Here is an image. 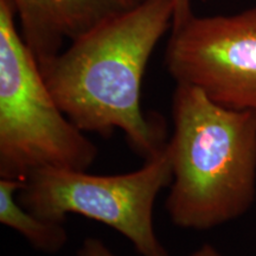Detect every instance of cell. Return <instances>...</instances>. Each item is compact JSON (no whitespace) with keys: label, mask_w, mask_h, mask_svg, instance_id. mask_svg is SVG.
I'll return each mask as SVG.
<instances>
[{"label":"cell","mask_w":256,"mask_h":256,"mask_svg":"<svg viewBox=\"0 0 256 256\" xmlns=\"http://www.w3.org/2000/svg\"><path fill=\"white\" fill-rule=\"evenodd\" d=\"M174 0H142L72 40L40 66L60 108L83 132L122 130L145 160L164 148L159 118L142 110V83L156 44L172 28Z\"/></svg>","instance_id":"obj_1"},{"label":"cell","mask_w":256,"mask_h":256,"mask_svg":"<svg viewBox=\"0 0 256 256\" xmlns=\"http://www.w3.org/2000/svg\"><path fill=\"white\" fill-rule=\"evenodd\" d=\"M172 121L171 222L209 230L247 212L256 194V112L223 107L176 83Z\"/></svg>","instance_id":"obj_2"},{"label":"cell","mask_w":256,"mask_h":256,"mask_svg":"<svg viewBox=\"0 0 256 256\" xmlns=\"http://www.w3.org/2000/svg\"><path fill=\"white\" fill-rule=\"evenodd\" d=\"M0 0V177L26 180L56 168L87 171L98 147L63 113L18 26Z\"/></svg>","instance_id":"obj_3"},{"label":"cell","mask_w":256,"mask_h":256,"mask_svg":"<svg viewBox=\"0 0 256 256\" xmlns=\"http://www.w3.org/2000/svg\"><path fill=\"white\" fill-rule=\"evenodd\" d=\"M168 142L139 170L98 176L87 171L48 168L32 172L19 191L25 209L43 220L63 223L76 214L110 226L132 242L142 256H170L153 224L159 192L172 182Z\"/></svg>","instance_id":"obj_4"},{"label":"cell","mask_w":256,"mask_h":256,"mask_svg":"<svg viewBox=\"0 0 256 256\" xmlns=\"http://www.w3.org/2000/svg\"><path fill=\"white\" fill-rule=\"evenodd\" d=\"M165 66L176 83L223 107L256 112V6L229 16H196L171 30Z\"/></svg>","instance_id":"obj_5"},{"label":"cell","mask_w":256,"mask_h":256,"mask_svg":"<svg viewBox=\"0 0 256 256\" xmlns=\"http://www.w3.org/2000/svg\"><path fill=\"white\" fill-rule=\"evenodd\" d=\"M22 37L40 66L106 19L142 0H10Z\"/></svg>","instance_id":"obj_6"},{"label":"cell","mask_w":256,"mask_h":256,"mask_svg":"<svg viewBox=\"0 0 256 256\" xmlns=\"http://www.w3.org/2000/svg\"><path fill=\"white\" fill-rule=\"evenodd\" d=\"M24 184L18 179H0V223L20 234L36 250L56 254L68 242V232L63 223L40 218L16 200Z\"/></svg>","instance_id":"obj_7"},{"label":"cell","mask_w":256,"mask_h":256,"mask_svg":"<svg viewBox=\"0 0 256 256\" xmlns=\"http://www.w3.org/2000/svg\"><path fill=\"white\" fill-rule=\"evenodd\" d=\"M78 256H115L104 241L96 238H88L78 249Z\"/></svg>","instance_id":"obj_8"},{"label":"cell","mask_w":256,"mask_h":256,"mask_svg":"<svg viewBox=\"0 0 256 256\" xmlns=\"http://www.w3.org/2000/svg\"><path fill=\"white\" fill-rule=\"evenodd\" d=\"M194 2H196V0H174V23H172L171 30L186 23L188 19L194 14V11H192Z\"/></svg>","instance_id":"obj_9"}]
</instances>
